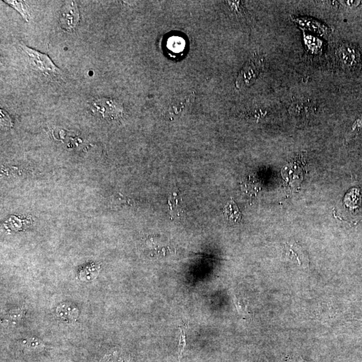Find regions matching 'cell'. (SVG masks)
Segmentation results:
<instances>
[{
  "label": "cell",
  "mask_w": 362,
  "mask_h": 362,
  "mask_svg": "<svg viewBox=\"0 0 362 362\" xmlns=\"http://www.w3.org/2000/svg\"><path fill=\"white\" fill-rule=\"evenodd\" d=\"M285 251L290 258L298 261L299 265H302L306 263L304 251H302V247L296 243L286 245Z\"/></svg>",
  "instance_id": "cell-9"
},
{
  "label": "cell",
  "mask_w": 362,
  "mask_h": 362,
  "mask_svg": "<svg viewBox=\"0 0 362 362\" xmlns=\"http://www.w3.org/2000/svg\"><path fill=\"white\" fill-rule=\"evenodd\" d=\"M339 3L349 8H355L358 7L362 4L361 1H339Z\"/></svg>",
  "instance_id": "cell-19"
},
{
  "label": "cell",
  "mask_w": 362,
  "mask_h": 362,
  "mask_svg": "<svg viewBox=\"0 0 362 362\" xmlns=\"http://www.w3.org/2000/svg\"><path fill=\"white\" fill-rule=\"evenodd\" d=\"M292 21L297 24L302 29L310 30L315 33L324 34L329 31V28L318 20L307 17H292Z\"/></svg>",
  "instance_id": "cell-6"
},
{
  "label": "cell",
  "mask_w": 362,
  "mask_h": 362,
  "mask_svg": "<svg viewBox=\"0 0 362 362\" xmlns=\"http://www.w3.org/2000/svg\"><path fill=\"white\" fill-rule=\"evenodd\" d=\"M304 40H305L306 44L307 45L308 48L311 50L315 51V52L320 50L321 46H322V42H321L320 40L314 37V36H306V38H304Z\"/></svg>",
  "instance_id": "cell-13"
},
{
  "label": "cell",
  "mask_w": 362,
  "mask_h": 362,
  "mask_svg": "<svg viewBox=\"0 0 362 362\" xmlns=\"http://www.w3.org/2000/svg\"><path fill=\"white\" fill-rule=\"evenodd\" d=\"M24 312L22 308H18L16 309L12 310L9 314H8V320L12 322H18L21 320L24 316Z\"/></svg>",
  "instance_id": "cell-17"
},
{
  "label": "cell",
  "mask_w": 362,
  "mask_h": 362,
  "mask_svg": "<svg viewBox=\"0 0 362 362\" xmlns=\"http://www.w3.org/2000/svg\"><path fill=\"white\" fill-rule=\"evenodd\" d=\"M339 56L343 64L347 66L353 65V61H355V54L348 47L341 46L339 48Z\"/></svg>",
  "instance_id": "cell-10"
},
{
  "label": "cell",
  "mask_w": 362,
  "mask_h": 362,
  "mask_svg": "<svg viewBox=\"0 0 362 362\" xmlns=\"http://www.w3.org/2000/svg\"><path fill=\"white\" fill-rule=\"evenodd\" d=\"M193 94H186V95L178 96L172 101L171 106H170L169 110H171V113L175 114V115L181 113L187 107V106L190 105L193 102Z\"/></svg>",
  "instance_id": "cell-8"
},
{
  "label": "cell",
  "mask_w": 362,
  "mask_h": 362,
  "mask_svg": "<svg viewBox=\"0 0 362 362\" xmlns=\"http://www.w3.org/2000/svg\"><path fill=\"white\" fill-rule=\"evenodd\" d=\"M362 130V114L358 118L355 120L354 124H353L352 128L350 130V133L347 136V140L348 141L354 137L355 135L358 134L360 131Z\"/></svg>",
  "instance_id": "cell-16"
},
{
  "label": "cell",
  "mask_w": 362,
  "mask_h": 362,
  "mask_svg": "<svg viewBox=\"0 0 362 362\" xmlns=\"http://www.w3.org/2000/svg\"><path fill=\"white\" fill-rule=\"evenodd\" d=\"M20 47L27 57L30 67L36 72L51 77L62 74L63 72L54 64L48 55L29 48L24 44H20Z\"/></svg>",
  "instance_id": "cell-1"
},
{
  "label": "cell",
  "mask_w": 362,
  "mask_h": 362,
  "mask_svg": "<svg viewBox=\"0 0 362 362\" xmlns=\"http://www.w3.org/2000/svg\"><path fill=\"white\" fill-rule=\"evenodd\" d=\"M224 216L227 222L230 224H240L242 219L241 213L234 201L228 202L224 209Z\"/></svg>",
  "instance_id": "cell-7"
},
{
  "label": "cell",
  "mask_w": 362,
  "mask_h": 362,
  "mask_svg": "<svg viewBox=\"0 0 362 362\" xmlns=\"http://www.w3.org/2000/svg\"><path fill=\"white\" fill-rule=\"evenodd\" d=\"M185 41L179 36H173L169 38L167 42V47L169 50L173 52L179 53L182 52L185 48Z\"/></svg>",
  "instance_id": "cell-11"
},
{
  "label": "cell",
  "mask_w": 362,
  "mask_h": 362,
  "mask_svg": "<svg viewBox=\"0 0 362 362\" xmlns=\"http://www.w3.org/2000/svg\"><path fill=\"white\" fill-rule=\"evenodd\" d=\"M6 2H7L8 4H10V6H12L14 8H15L16 10L22 16H23V18L26 20H27L28 21V18H29V15H28V14L27 13V12L26 11L25 8H24V6L23 3H22V2H18V1H6Z\"/></svg>",
  "instance_id": "cell-14"
},
{
  "label": "cell",
  "mask_w": 362,
  "mask_h": 362,
  "mask_svg": "<svg viewBox=\"0 0 362 362\" xmlns=\"http://www.w3.org/2000/svg\"><path fill=\"white\" fill-rule=\"evenodd\" d=\"M234 302L239 314L245 317L248 316L249 313L246 304L243 303L236 296H234Z\"/></svg>",
  "instance_id": "cell-18"
},
{
  "label": "cell",
  "mask_w": 362,
  "mask_h": 362,
  "mask_svg": "<svg viewBox=\"0 0 362 362\" xmlns=\"http://www.w3.org/2000/svg\"><path fill=\"white\" fill-rule=\"evenodd\" d=\"M57 318L62 322L71 323L78 319L79 310L75 304L71 302H63L59 304L55 312Z\"/></svg>",
  "instance_id": "cell-5"
},
{
  "label": "cell",
  "mask_w": 362,
  "mask_h": 362,
  "mask_svg": "<svg viewBox=\"0 0 362 362\" xmlns=\"http://www.w3.org/2000/svg\"><path fill=\"white\" fill-rule=\"evenodd\" d=\"M93 112L108 119H117L122 116L123 106L118 101L113 99L102 98L93 101L91 104Z\"/></svg>",
  "instance_id": "cell-3"
},
{
  "label": "cell",
  "mask_w": 362,
  "mask_h": 362,
  "mask_svg": "<svg viewBox=\"0 0 362 362\" xmlns=\"http://www.w3.org/2000/svg\"><path fill=\"white\" fill-rule=\"evenodd\" d=\"M188 328V323L185 322L179 326L180 336L179 342V358L181 359L182 353L186 346V331Z\"/></svg>",
  "instance_id": "cell-12"
},
{
  "label": "cell",
  "mask_w": 362,
  "mask_h": 362,
  "mask_svg": "<svg viewBox=\"0 0 362 362\" xmlns=\"http://www.w3.org/2000/svg\"><path fill=\"white\" fill-rule=\"evenodd\" d=\"M80 14L76 2H67L61 10V27L66 31L74 30L79 24Z\"/></svg>",
  "instance_id": "cell-4"
},
{
  "label": "cell",
  "mask_w": 362,
  "mask_h": 362,
  "mask_svg": "<svg viewBox=\"0 0 362 362\" xmlns=\"http://www.w3.org/2000/svg\"><path fill=\"white\" fill-rule=\"evenodd\" d=\"M22 344H23L24 347L32 349V350H36V349L40 350L44 347L43 343L36 339H28L27 340H24Z\"/></svg>",
  "instance_id": "cell-15"
},
{
  "label": "cell",
  "mask_w": 362,
  "mask_h": 362,
  "mask_svg": "<svg viewBox=\"0 0 362 362\" xmlns=\"http://www.w3.org/2000/svg\"><path fill=\"white\" fill-rule=\"evenodd\" d=\"M263 57L254 55L249 59L237 77L236 87L238 89L249 87L254 83L263 65Z\"/></svg>",
  "instance_id": "cell-2"
}]
</instances>
